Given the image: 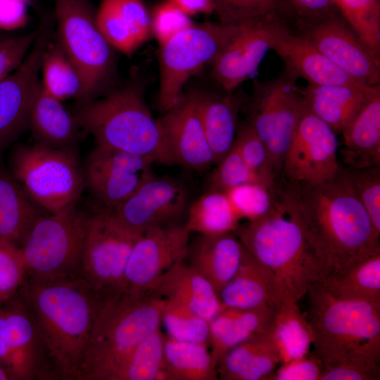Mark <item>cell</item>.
Listing matches in <instances>:
<instances>
[{"instance_id": "6da1fadb", "label": "cell", "mask_w": 380, "mask_h": 380, "mask_svg": "<svg viewBox=\"0 0 380 380\" xmlns=\"http://www.w3.org/2000/svg\"><path fill=\"white\" fill-rule=\"evenodd\" d=\"M277 185L305 234L319 279L380 253V234L341 166L333 177L322 183L285 182Z\"/></svg>"}, {"instance_id": "7a4b0ae2", "label": "cell", "mask_w": 380, "mask_h": 380, "mask_svg": "<svg viewBox=\"0 0 380 380\" xmlns=\"http://www.w3.org/2000/svg\"><path fill=\"white\" fill-rule=\"evenodd\" d=\"M31 309L57 379L79 380L82 365L103 300L80 277H27L20 291Z\"/></svg>"}, {"instance_id": "3957f363", "label": "cell", "mask_w": 380, "mask_h": 380, "mask_svg": "<svg viewBox=\"0 0 380 380\" xmlns=\"http://www.w3.org/2000/svg\"><path fill=\"white\" fill-rule=\"evenodd\" d=\"M264 216L239 225L235 234L246 251L274 274L286 301L297 303L319 274L305 234L278 186Z\"/></svg>"}, {"instance_id": "277c9868", "label": "cell", "mask_w": 380, "mask_h": 380, "mask_svg": "<svg viewBox=\"0 0 380 380\" xmlns=\"http://www.w3.org/2000/svg\"><path fill=\"white\" fill-rule=\"evenodd\" d=\"M312 353L324 366L380 363V304L333 296L320 279L307 292Z\"/></svg>"}, {"instance_id": "5b68a950", "label": "cell", "mask_w": 380, "mask_h": 380, "mask_svg": "<svg viewBox=\"0 0 380 380\" xmlns=\"http://www.w3.org/2000/svg\"><path fill=\"white\" fill-rule=\"evenodd\" d=\"M73 115L96 145L128 152L153 163L174 165L163 128L138 87L129 86L78 103Z\"/></svg>"}, {"instance_id": "8992f818", "label": "cell", "mask_w": 380, "mask_h": 380, "mask_svg": "<svg viewBox=\"0 0 380 380\" xmlns=\"http://www.w3.org/2000/svg\"><path fill=\"white\" fill-rule=\"evenodd\" d=\"M165 299L151 291L103 301L79 380H99L146 336L160 329Z\"/></svg>"}, {"instance_id": "52a82bcc", "label": "cell", "mask_w": 380, "mask_h": 380, "mask_svg": "<svg viewBox=\"0 0 380 380\" xmlns=\"http://www.w3.org/2000/svg\"><path fill=\"white\" fill-rule=\"evenodd\" d=\"M8 170L29 196L49 213L75 205L85 186L75 148L18 144L10 152Z\"/></svg>"}, {"instance_id": "ba28073f", "label": "cell", "mask_w": 380, "mask_h": 380, "mask_svg": "<svg viewBox=\"0 0 380 380\" xmlns=\"http://www.w3.org/2000/svg\"><path fill=\"white\" fill-rule=\"evenodd\" d=\"M89 220V215L76 204L40 215L18 248L27 277L39 279L80 277Z\"/></svg>"}, {"instance_id": "9c48e42d", "label": "cell", "mask_w": 380, "mask_h": 380, "mask_svg": "<svg viewBox=\"0 0 380 380\" xmlns=\"http://www.w3.org/2000/svg\"><path fill=\"white\" fill-rule=\"evenodd\" d=\"M58 42L77 70L83 85L78 101L94 99L110 80L113 53L99 29L88 0H54Z\"/></svg>"}, {"instance_id": "30bf717a", "label": "cell", "mask_w": 380, "mask_h": 380, "mask_svg": "<svg viewBox=\"0 0 380 380\" xmlns=\"http://www.w3.org/2000/svg\"><path fill=\"white\" fill-rule=\"evenodd\" d=\"M239 31V24L205 22L177 34L160 46L158 109L165 114L186 99L183 87L205 64L213 63Z\"/></svg>"}, {"instance_id": "8fae6325", "label": "cell", "mask_w": 380, "mask_h": 380, "mask_svg": "<svg viewBox=\"0 0 380 380\" xmlns=\"http://www.w3.org/2000/svg\"><path fill=\"white\" fill-rule=\"evenodd\" d=\"M298 79L284 68L273 78L255 80L247 105V122L266 145L277 177L281 173L286 152L304 110Z\"/></svg>"}, {"instance_id": "7c38bea8", "label": "cell", "mask_w": 380, "mask_h": 380, "mask_svg": "<svg viewBox=\"0 0 380 380\" xmlns=\"http://www.w3.org/2000/svg\"><path fill=\"white\" fill-rule=\"evenodd\" d=\"M141 234L120 224L109 210L99 208L89 215L80 277L101 299L124 292L127 262Z\"/></svg>"}, {"instance_id": "4fadbf2b", "label": "cell", "mask_w": 380, "mask_h": 380, "mask_svg": "<svg viewBox=\"0 0 380 380\" xmlns=\"http://www.w3.org/2000/svg\"><path fill=\"white\" fill-rule=\"evenodd\" d=\"M0 364L11 379H57L38 324L20 291L0 305Z\"/></svg>"}, {"instance_id": "5bb4252c", "label": "cell", "mask_w": 380, "mask_h": 380, "mask_svg": "<svg viewBox=\"0 0 380 380\" xmlns=\"http://www.w3.org/2000/svg\"><path fill=\"white\" fill-rule=\"evenodd\" d=\"M294 32L355 81L380 84V58L363 44L338 10L310 20L296 19Z\"/></svg>"}, {"instance_id": "9a60e30c", "label": "cell", "mask_w": 380, "mask_h": 380, "mask_svg": "<svg viewBox=\"0 0 380 380\" xmlns=\"http://www.w3.org/2000/svg\"><path fill=\"white\" fill-rule=\"evenodd\" d=\"M46 18L20 65L0 81V160L4 151L27 129L31 106L41 82L44 52L53 40V25Z\"/></svg>"}, {"instance_id": "2e32d148", "label": "cell", "mask_w": 380, "mask_h": 380, "mask_svg": "<svg viewBox=\"0 0 380 380\" xmlns=\"http://www.w3.org/2000/svg\"><path fill=\"white\" fill-rule=\"evenodd\" d=\"M337 134L305 108L286 152L281 173L291 184H316L339 170Z\"/></svg>"}, {"instance_id": "e0dca14e", "label": "cell", "mask_w": 380, "mask_h": 380, "mask_svg": "<svg viewBox=\"0 0 380 380\" xmlns=\"http://www.w3.org/2000/svg\"><path fill=\"white\" fill-rule=\"evenodd\" d=\"M190 233L185 224H175L145 231L135 241L129 255L123 293L148 291L171 267L185 260Z\"/></svg>"}, {"instance_id": "ac0fdd59", "label": "cell", "mask_w": 380, "mask_h": 380, "mask_svg": "<svg viewBox=\"0 0 380 380\" xmlns=\"http://www.w3.org/2000/svg\"><path fill=\"white\" fill-rule=\"evenodd\" d=\"M282 20L286 21L267 15L239 23V31L213 63L212 77L227 93H232L257 71L272 49L275 31Z\"/></svg>"}, {"instance_id": "d6986e66", "label": "cell", "mask_w": 380, "mask_h": 380, "mask_svg": "<svg viewBox=\"0 0 380 380\" xmlns=\"http://www.w3.org/2000/svg\"><path fill=\"white\" fill-rule=\"evenodd\" d=\"M187 207L188 193L184 185L172 179L153 175L121 204L109 210L126 228L141 234L150 228L174 222Z\"/></svg>"}, {"instance_id": "ffe728a7", "label": "cell", "mask_w": 380, "mask_h": 380, "mask_svg": "<svg viewBox=\"0 0 380 380\" xmlns=\"http://www.w3.org/2000/svg\"><path fill=\"white\" fill-rule=\"evenodd\" d=\"M174 165L203 170L215 163L196 107L195 92L159 120Z\"/></svg>"}, {"instance_id": "44dd1931", "label": "cell", "mask_w": 380, "mask_h": 380, "mask_svg": "<svg viewBox=\"0 0 380 380\" xmlns=\"http://www.w3.org/2000/svg\"><path fill=\"white\" fill-rule=\"evenodd\" d=\"M272 50L283 61L286 70L298 78L305 79L308 84L360 83L297 34L292 25L286 21L279 23L275 31Z\"/></svg>"}, {"instance_id": "7402d4cb", "label": "cell", "mask_w": 380, "mask_h": 380, "mask_svg": "<svg viewBox=\"0 0 380 380\" xmlns=\"http://www.w3.org/2000/svg\"><path fill=\"white\" fill-rule=\"evenodd\" d=\"M96 20L112 48L127 56L145 42L152 30L149 13L141 0H101Z\"/></svg>"}, {"instance_id": "603a6c76", "label": "cell", "mask_w": 380, "mask_h": 380, "mask_svg": "<svg viewBox=\"0 0 380 380\" xmlns=\"http://www.w3.org/2000/svg\"><path fill=\"white\" fill-rule=\"evenodd\" d=\"M220 308L276 307L286 301L273 273L244 248L234 276L217 292Z\"/></svg>"}, {"instance_id": "cb8c5ba5", "label": "cell", "mask_w": 380, "mask_h": 380, "mask_svg": "<svg viewBox=\"0 0 380 380\" xmlns=\"http://www.w3.org/2000/svg\"><path fill=\"white\" fill-rule=\"evenodd\" d=\"M373 86L360 83L301 88L304 108L328 125L338 135L360 110Z\"/></svg>"}, {"instance_id": "d4e9b609", "label": "cell", "mask_w": 380, "mask_h": 380, "mask_svg": "<svg viewBox=\"0 0 380 380\" xmlns=\"http://www.w3.org/2000/svg\"><path fill=\"white\" fill-rule=\"evenodd\" d=\"M274 306L265 305L250 309L220 308L209 321L208 346L213 366L235 346L270 331Z\"/></svg>"}, {"instance_id": "484cf974", "label": "cell", "mask_w": 380, "mask_h": 380, "mask_svg": "<svg viewBox=\"0 0 380 380\" xmlns=\"http://www.w3.org/2000/svg\"><path fill=\"white\" fill-rule=\"evenodd\" d=\"M244 248L232 232L218 236H198L188 246L187 263L206 278L217 293L236 273Z\"/></svg>"}, {"instance_id": "4316f807", "label": "cell", "mask_w": 380, "mask_h": 380, "mask_svg": "<svg viewBox=\"0 0 380 380\" xmlns=\"http://www.w3.org/2000/svg\"><path fill=\"white\" fill-rule=\"evenodd\" d=\"M341 154L348 167H380V84L374 85L366 101L341 134Z\"/></svg>"}, {"instance_id": "83f0119b", "label": "cell", "mask_w": 380, "mask_h": 380, "mask_svg": "<svg viewBox=\"0 0 380 380\" xmlns=\"http://www.w3.org/2000/svg\"><path fill=\"white\" fill-rule=\"evenodd\" d=\"M281 363L270 331L253 336L229 349L216 366L218 379L273 380Z\"/></svg>"}, {"instance_id": "f1b7e54d", "label": "cell", "mask_w": 380, "mask_h": 380, "mask_svg": "<svg viewBox=\"0 0 380 380\" xmlns=\"http://www.w3.org/2000/svg\"><path fill=\"white\" fill-rule=\"evenodd\" d=\"M148 291L183 304L208 322L220 310L214 286L185 260L171 267Z\"/></svg>"}, {"instance_id": "f546056e", "label": "cell", "mask_w": 380, "mask_h": 380, "mask_svg": "<svg viewBox=\"0 0 380 380\" xmlns=\"http://www.w3.org/2000/svg\"><path fill=\"white\" fill-rule=\"evenodd\" d=\"M29 129L35 143L56 148H75L84 131L73 114L41 82L31 106Z\"/></svg>"}, {"instance_id": "4dcf8cb0", "label": "cell", "mask_w": 380, "mask_h": 380, "mask_svg": "<svg viewBox=\"0 0 380 380\" xmlns=\"http://www.w3.org/2000/svg\"><path fill=\"white\" fill-rule=\"evenodd\" d=\"M196 107L214 156L218 163L232 148L236 134L237 114L241 96L195 92Z\"/></svg>"}, {"instance_id": "1f68e13d", "label": "cell", "mask_w": 380, "mask_h": 380, "mask_svg": "<svg viewBox=\"0 0 380 380\" xmlns=\"http://www.w3.org/2000/svg\"><path fill=\"white\" fill-rule=\"evenodd\" d=\"M42 210L0 160V241L18 248Z\"/></svg>"}, {"instance_id": "d6a6232c", "label": "cell", "mask_w": 380, "mask_h": 380, "mask_svg": "<svg viewBox=\"0 0 380 380\" xmlns=\"http://www.w3.org/2000/svg\"><path fill=\"white\" fill-rule=\"evenodd\" d=\"M208 345L173 339L165 335L161 380H216Z\"/></svg>"}, {"instance_id": "836d02e7", "label": "cell", "mask_w": 380, "mask_h": 380, "mask_svg": "<svg viewBox=\"0 0 380 380\" xmlns=\"http://www.w3.org/2000/svg\"><path fill=\"white\" fill-rule=\"evenodd\" d=\"M270 332L277 346L281 363L310 352L311 328L297 303L283 301L275 307Z\"/></svg>"}, {"instance_id": "e575fe53", "label": "cell", "mask_w": 380, "mask_h": 380, "mask_svg": "<svg viewBox=\"0 0 380 380\" xmlns=\"http://www.w3.org/2000/svg\"><path fill=\"white\" fill-rule=\"evenodd\" d=\"M165 335L160 329L138 343L99 380H161Z\"/></svg>"}, {"instance_id": "d590c367", "label": "cell", "mask_w": 380, "mask_h": 380, "mask_svg": "<svg viewBox=\"0 0 380 380\" xmlns=\"http://www.w3.org/2000/svg\"><path fill=\"white\" fill-rule=\"evenodd\" d=\"M239 220L226 193L210 189L189 207L184 224L190 232L218 236L235 232Z\"/></svg>"}, {"instance_id": "8d00e7d4", "label": "cell", "mask_w": 380, "mask_h": 380, "mask_svg": "<svg viewBox=\"0 0 380 380\" xmlns=\"http://www.w3.org/2000/svg\"><path fill=\"white\" fill-rule=\"evenodd\" d=\"M320 280L336 298L380 304V253Z\"/></svg>"}, {"instance_id": "74e56055", "label": "cell", "mask_w": 380, "mask_h": 380, "mask_svg": "<svg viewBox=\"0 0 380 380\" xmlns=\"http://www.w3.org/2000/svg\"><path fill=\"white\" fill-rule=\"evenodd\" d=\"M85 186L101 205L113 210L125 201L153 173H135L85 165Z\"/></svg>"}, {"instance_id": "f35d334b", "label": "cell", "mask_w": 380, "mask_h": 380, "mask_svg": "<svg viewBox=\"0 0 380 380\" xmlns=\"http://www.w3.org/2000/svg\"><path fill=\"white\" fill-rule=\"evenodd\" d=\"M41 70L44 89L60 101L70 98L80 100L83 85L81 77L61 45H48L42 60Z\"/></svg>"}, {"instance_id": "ab89813d", "label": "cell", "mask_w": 380, "mask_h": 380, "mask_svg": "<svg viewBox=\"0 0 380 380\" xmlns=\"http://www.w3.org/2000/svg\"><path fill=\"white\" fill-rule=\"evenodd\" d=\"M363 44L380 58V0H333Z\"/></svg>"}, {"instance_id": "60d3db41", "label": "cell", "mask_w": 380, "mask_h": 380, "mask_svg": "<svg viewBox=\"0 0 380 380\" xmlns=\"http://www.w3.org/2000/svg\"><path fill=\"white\" fill-rule=\"evenodd\" d=\"M220 23L236 25L251 18L277 15L291 25L296 20L295 13L288 0H212Z\"/></svg>"}, {"instance_id": "b9f144b4", "label": "cell", "mask_w": 380, "mask_h": 380, "mask_svg": "<svg viewBox=\"0 0 380 380\" xmlns=\"http://www.w3.org/2000/svg\"><path fill=\"white\" fill-rule=\"evenodd\" d=\"M161 324L170 338L208 346L209 322L179 302L165 299Z\"/></svg>"}, {"instance_id": "7bdbcfd3", "label": "cell", "mask_w": 380, "mask_h": 380, "mask_svg": "<svg viewBox=\"0 0 380 380\" xmlns=\"http://www.w3.org/2000/svg\"><path fill=\"white\" fill-rule=\"evenodd\" d=\"M224 192L240 220L258 219L268 213L274 205L272 189L259 183H245Z\"/></svg>"}, {"instance_id": "ee69618b", "label": "cell", "mask_w": 380, "mask_h": 380, "mask_svg": "<svg viewBox=\"0 0 380 380\" xmlns=\"http://www.w3.org/2000/svg\"><path fill=\"white\" fill-rule=\"evenodd\" d=\"M343 172L375 230L380 234V167H348Z\"/></svg>"}, {"instance_id": "f6af8a7d", "label": "cell", "mask_w": 380, "mask_h": 380, "mask_svg": "<svg viewBox=\"0 0 380 380\" xmlns=\"http://www.w3.org/2000/svg\"><path fill=\"white\" fill-rule=\"evenodd\" d=\"M234 145L248 167L274 187L277 177L271 170L267 146L248 122L237 125Z\"/></svg>"}, {"instance_id": "bcb514c9", "label": "cell", "mask_w": 380, "mask_h": 380, "mask_svg": "<svg viewBox=\"0 0 380 380\" xmlns=\"http://www.w3.org/2000/svg\"><path fill=\"white\" fill-rule=\"evenodd\" d=\"M210 177V187L225 191L232 187L249 182L259 183L272 189L262 177L245 163L236 146L216 163Z\"/></svg>"}, {"instance_id": "7dc6e473", "label": "cell", "mask_w": 380, "mask_h": 380, "mask_svg": "<svg viewBox=\"0 0 380 380\" xmlns=\"http://www.w3.org/2000/svg\"><path fill=\"white\" fill-rule=\"evenodd\" d=\"M26 278L18 248L0 241V305L19 293Z\"/></svg>"}, {"instance_id": "c3c4849f", "label": "cell", "mask_w": 380, "mask_h": 380, "mask_svg": "<svg viewBox=\"0 0 380 380\" xmlns=\"http://www.w3.org/2000/svg\"><path fill=\"white\" fill-rule=\"evenodd\" d=\"M151 20L152 30L160 46L195 25L189 15L169 0L154 6Z\"/></svg>"}, {"instance_id": "681fc988", "label": "cell", "mask_w": 380, "mask_h": 380, "mask_svg": "<svg viewBox=\"0 0 380 380\" xmlns=\"http://www.w3.org/2000/svg\"><path fill=\"white\" fill-rule=\"evenodd\" d=\"M149 160L123 151L96 145L85 165L135 173H152Z\"/></svg>"}, {"instance_id": "f907efd6", "label": "cell", "mask_w": 380, "mask_h": 380, "mask_svg": "<svg viewBox=\"0 0 380 380\" xmlns=\"http://www.w3.org/2000/svg\"><path fill=\"white\" fill-rule=\"evenodd\" d=\"M39 28L25 35L13 36L0 44V81L14 71L33 45Z\"/></svg>"}, {"instance_id": "816d5d0a", "label": "cell", "mask_w": 380, "mask_h": 380, "mask_svg": "<svg viewBox=\"0 0 380 380\" xmlns=\"http://www.w3.org/2000/svg\"><path fill=\"white\" fill-rule=\"evenodd\" d=\"M322 369V360L312 351L281 363L274 372L273 380H319Z\"/></svg>"}, {"instance_id": "f5cc1de1", "label": "cell", "mask_w": 380, "mask_h": 380, "mask_svg": "<svg viewBox=\"0 0 380 380\" xmlns=\"http://www.w3.org/2000/svg\"><path fill=\"white\" fill-rule=\"evenodd\" d=\"M380 364L343 362L324 366L319 380H379Z\"/></svg>"}, {"instance_id": "db71d44e", "label": "cell", "mask_w": 380, "mask_h": 380, "mask_svg": "<svg viewBox=\"0 0 380 380\" xmlns=\"http://www.w3.org/2000/svg\"><path fill=\"white\" fill-rule=\"evenodd\" d=\"M296 19L310 20L338 10L333 0H288Z\"/></svg>"}, {"instance_id": "11a10c76", "label": "cell", "mask_w": 380, "mask_h": 380, "mask_svg": "<svg viewBox=\"0 0 380 380\" xmlns=\"http://www.w3.org/2000/svg\"><path fill=\"white\" fill-rule=\"evenodd\" d=\"M27 0H0V28L20 27L26 21Z\"/></svg>"}, {"instance_id": "9f6ffc18", "label": "cell", "mask_w": 380, "mask_h": 380, "mask_svg": "<svg viewBox=\"0 0 380 380\" xmlns=\"http://www.w3.org/2000/svg\"><path fill=\"white\" fill-rule=\"evenodd\" d=\"M188 15L199 13L210 14L214 12L212 0H169Z\"/></svg>"}, {"instance_id": "6f0895ef", "label": "cell", "mask_w": 380, "mask_h": 380, "mask_svg": "<svg viewBox=\"0 0 380 380\" xmlns=\"http://www.w3.org/2000/svg\"><path fill=\"white\" fill-rule=\"evenodd\" d=\"M15 35L11 34L9 30L0 28V44Z\"/></svg>"}, {"instance_id": "680465c9", "label": "cell", "mask_w": 380, "mask_h": 380, "mask_svg": "<svg viewBox=\"0 0 380 380\" xmlns=\"http://www.w3.org/2000/svg\"><path fill=\"white\" fill-rule=\"evenodd\" d=\"M0 380H11L9 374L6 369L0 364Z\"/></svg>"}]
</instances>
